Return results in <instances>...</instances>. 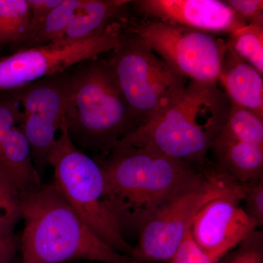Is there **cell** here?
Segmentation results:
<instances>
[{"label": "cell", "instance_id": "2e32d148", "mask_svg": "<svg viewBox=\"0 0 263 263\" xmlns=\"http://www.w3.org/2000/svg\"><path fill=\"white\" fill-rule=\"evenodd\" d=\"M127 0H84L62 40L79 41L102 32L122 16Z\"/></svg>", "mask_w": 263, "mask_h": 263}, {"label": "cell", "instance_id": "277c9868", "mask_svg": "<svg viewBox=\"0 0 263 263\" xmlns=\"http://www.w3.org/2000/svg\"><path fill=\"white\" fill-rule=\"evenodd\" d=\"M69 71L65 124L79 149L108 153L139 127L106 60H86Z\"/></svg>", "mask_w": 263, "mask_h": 263}, {"label": "cell", "instance_id": "9a60e30c", "mask_svg": "<svg viewBox=\"0 0 263 263\" xmlns=\"http://www.w3.org/2000/svg\"><path fill=\"white\" fill-rule=\"evenodd\" d=\"M0 177L10 183L18 196L43 184L29 142L19 126L0 138Z\"/></svg>", "mask_w": 263, "mask_h": 263}, {"label": "cell", "instance_id": "4fadbf2b", "mask_svg": "<svg viewBox=\"0 0 263 263\" xmlns=\"http://www.w3.org/2000/svg\"><path fill=\"white\" fill-rule=\"evenodd\" d=\"M211 151L216 168L238 183L263 180V145L230 136L221 130Z\"/></svg>", "mask_w": 263, "mask_h": 263}, {"label": "cell", "instance_id": "8fae6325", "mask_svg": "<svg viewBox=\"0 0 263 263\" xmlns=\"http://www.w3.org/2000/svg\"><path fill=\"white\" fill-rule=\"evenodd\" d=\"M239 189L207 202L197 212L190 228L192 238L215 262L235 248L258 224L245 209Z\"/></svg>", "mask_w": 263, "mask_h": 263}, {"label": "cell", "instance_id": "3957f363", "mask_svg": "<svg viewBox=\"0 0 263 263\" xmlns=\"http://www.w3.org/2000/svg\"><path fill=\"white\" fill-rule=\"evenodd\" d=\"M232 103L218 81L189 80L162 115L138 128L119 145L151 146L173 158L201 167L226 125Z\"/></svg>", "mask_w": 263, "mask_h": 263}, {"label": "cell", "instance_id": "52a82bcc", "mask_svg": "<svg viewBox=\"0 0 263 263\" xmlns=\"http://www.w3.org/2000/svg\"><path fill=\"white\" fill-rule=\"evenodd\" d=\"M239 183L214 167L183 188L160 209L139 233L133 259L137 262H168L181 245L197 212L213 199L236 191Z\"/></svg>", "mask_w": 263, "mask_h": 263}, {"label": "cell", "instance_id": "5bb4252c", "mask_svg": "<svg viewBox=\"0 0 263 263\" xmlns=\"http://www.w3.org/2000/svg\"><path fill=\"white\" fill-rule=\"evenodd\" d=\"M262 75L226 46L218 83L232 104L263 119Z\"/></svg>", "mask_w": 263, "mask_h": 263}, {"label": "cell", "instance_id": "603a6c76", "mask_svg": "<svg viewBox=\"0 0 263 263\" xmlns=\"http://www.w3.org/2000/svg\"><path fill=\"white\" fill-rule=\"evenodd\" d=\"M245 210L259 227L263 226V180L239 183Z\"/></svg>", "mask_w": 263, "mask_h": 263}, {"label": "cell", "instance_id": "ba28073f", "mask_svg": "<svg viewBox=\"0 0 263 263\" xmlns=\"http://www.w3.org/2000/svg\"><path fill=\"white\" fill-rule=\"evenodd\" d=\"M127 21H118L102 32L79 41L61 40L46 46L17 50L0 59V92L14 91L81 62L99 58L120 46Z\"/></svg>", "mask_w": 263, "mask_h": 263}, {"label": "cell", "instance_id": "d6986e66", "mask_svg": "<svg viewBox=\"0 0 263 263\" xmlns=\"http://www.w3.org/2000/svg\"><path fill=\"white\" fill-rule=\"evenodd\" d=\"M226 46L263 73V26L249 24L230 34Z\"/></svg>", "mask_w": 263, "mask_h": 263}, {"label": "cell", "instance_id": "44dd1931", "mask_svg": "<svg viewBox=\"0 0 263 263\" xmlns=\"http://www.w3.org/2000/svg\"><path fill=\"white\" fill-rule=\"evenodd\" d=\"M218 263H263V233L255 230Z\"/></svg>", "mask_w": 263, "mask_h": 263}, {"label": "cell", "instance_id": "cb8c5ba5", "mask_svg": "<svg viewBox=\"0 0 263 263\" xmlns=\"http://www.w3.org/2000/svg\"><path fill=\"white\" fill-rule=\"evenodd\" d=\"M224 2L247 25L263 26L262 0H228Z\"/></svg>", "mask_w": 263, "mask_h": 263}, {"label": "cell", "instance_id": "30bf717a", "mask_svg": "<svg viewBox=\"0 0 263 263\" xmlns=\"http://www.w3.org/2000/svg\"><path fill=\"white\" fill-rule=\"evenodd\" d=\"M11 91L22 108L19 127L29 142L33 162L40 175L49 166L48 155L65 122L68 70Z\"/></svg>", "mask_w": 263, "mask_h": 263}, {"label": "cell", "instance_id": "d4e9b609", "mask_svg": "<svg viewBox=\"0 0 263 263\" xmlns=\"http://www.w3.org/2000/svg\"><path fill=\"white\" fill-rule=\"evenodd\" d=\"M167 263H218L197 247L192 238L190 230L186 233L184 239L176 253Z\"/></svg>", "mask_w": 263, "mask_h": 263}, {"label": "cell", "instance_id": "484cf974", "mask_svg": "<svg viewBox=\"0 0 263 263\" xmlns=\"http://www.w3.org/2000/svg\"><path fill=\"white\" fill-rule=\"evenodd\" d=\"M62 2V0H27L32 17L31 32Z\"/></svg>", "mask_w": 263, "mask_h": 263}, {"label": "cell", "instance_id": "8992f818", "mask_svg": "<svg viewBox=\"0 0 263 263\" xmlns=\"http://www.w3.org/2000/svg\"><path fill=\"white\" fill-rule=\"evenodd\" d=\"M106 61L139 127L162 115L189 81L128 27L127 35L120 46L110 51Z\"/></svg>", "mask_w": 263, "mask_h": 263}, {"label": "cell", "instance_id": "4316f807", "mask_svg": "<svg viewBox=\"0 0 263 263\" xmlns=\"http://www.w3.org/2000/svg\"><path fill=\"white\" fill-rule=\"evenodd\" d=\"M17 240L15 235L0 240V263H10L16 251Z\"/></svg>", "mask_w": 263, "mask_h": 263}, {"label": "cell", "instance_id": "7c38bea8", "mask_svg": "<svg viewBox=\"0 0 263 263\" xmlns=\"http://www.w3.org/2000/svg\"><path fill=\"white\" fill-rule=\"evenodd\" d=\"M135 9L147 19L210 32H234L247 24L224 1L217 0H138Z\"/></svg>", "mask_w": 263, "mask_h": 263}, {"label": "cell", "instance_id": "6da1fadb", "mask_svg": "<svg viewBox=\"0 0 263 263\" xmlns=\"http://www.w3.org/2000/svg\"><path fill=\"white\" fill-rule=\"evenodd\" d=\"M103 155L97 161L123 233H140L166 202L205 175V169L151 146L118 145Z\"/></svg>", "mask_w": 263, "mask_h": 263}, {"label": "cell", "instance_id": "7402d4cb", "mask_svg": "<svg viewBox=\"0 0 263 263\" xmlns=\"http://www.w3.org/2000/svg\"><path fill=\"white\" fill-rule=\"evenodd\" d=\"M22 118V108L13 92H0V138L20 126Z\"/></svg>", "mask_w": 263, "mask_h": 263}, {"label": "cell", "instance_id": "7a4b0ae2", "mask_svg": "<svg viewBox=\"0 0 263 263\" xmlns=\"http://www.w3.org/2000/svg\"><path fill=\"white\" fill-rule=\"evenodd\" d=\"M22 263H139L105 245L86 226L53 183L19 195Z\"/></svg>", "mask_w": 263, "mask_h": 263}, {"label": "cell", "instance_id": "9c48e42d", "mask_svg": "<svg viewBox=\"0 0 263 263\" xmlns=\"http://www.w3.org/2000/svg\"><path fill=\"white\" fill-rule=\"evenodd\" d=\"M138 36L180 76L200 82L218 81L226 42L209 33L148 19L129 23Z\"/></svg>", "mask_w": 263, "mask_h": 263}, {"label": "cell", "instance_id": "e0dca14e", "mask_svg": "<svg viewBox=\"0 0 263 263\" xmlns=\"http://www.w3.org/2000/svg\"><path fill=\"white\" fill-rule=\"evenodd\" d=\"M83 3L84 0H62L61 4L33 29L27 39L16 45L18 50L46 46L61 41L66 29Z\"/></svg>", "mask_w": 263, "mask_h": 263}, {"label": "cell", "instance_id": "5b68a950", "mask_svg": "<svg viewBox=\"0 0 263 263\" xmlns=\"http://www.w3.org/2000/svg\"><path fill=\"white\" fill-rule=\"evenodd\" d=\"M48 162L53 170V184L86 226L105 245L133 259L135 247L114 214L103 167L74 145L65 122Z\"/></svg>", "mask_w": 263, "mask_h": 263}, {"label": "cell", "instance_id": "ffe728a7", "mask_svg": "<svg viewBox=\"0 0 263 263\" xmlns=\"http://www.w3.org/2000/svg\"><path fill=\"white\" fill-rule=\"evenodd\" d=\"M21 219L18 194L6 180L0 177V240L14 235L15 226Z\"/></svg>", "mask_w": 263, "mask_h": 263}, {"label": "cell", "instance_id": "ac0fdd59", "mask_svg": "<svg viewBox=\"0 0 263 263\" xmlns=\"http://www.w3.org/2000/svg\"><path fill=\"white\" fill-rule=\"evenodd\" d=\"M32 29V17L27 0H0V46L18 45Z\"/></svg>", "mask_w": 263, "mask_h": 263}]
</instances>
